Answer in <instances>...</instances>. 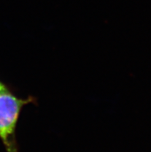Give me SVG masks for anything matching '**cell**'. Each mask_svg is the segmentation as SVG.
Here are the masks:
<instances>
[{"label": "cell", "mask_w": 151, "mask_h": 152, "mask_svg": "<svg viewBox=\"0 0 151 152\" xmlns=\"http://www.w3.org/2000/svg\"><path fill=\"white\" fill-rule=\"evenodd\" d=\"M35 102L29 96L21 98L8 89L0 93V139L6 152H19L16 140V127L23 108Z\"/></svg>", "instance_id": "obj_1"}, {"label": "cell", "mask_w": 151, "mask_h": 152, "mask_svg": "<svg viewBox=\"0 0 151 152\" xmlns=\"http://www.w3.org/2000/svg\"><path fill=\"white\" fill-rule=\"evenodd\" d=\"M8 87H6V85L4 84L3 83H2L1 81H0V93L3 92V91H6V90H8Z\"/></svg>", "instance_id": "obj_2"}]
</instances>
